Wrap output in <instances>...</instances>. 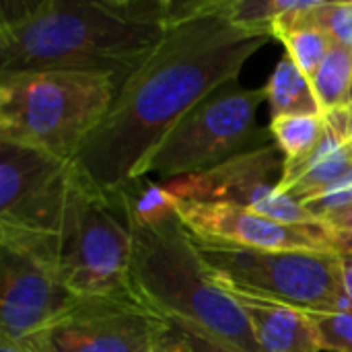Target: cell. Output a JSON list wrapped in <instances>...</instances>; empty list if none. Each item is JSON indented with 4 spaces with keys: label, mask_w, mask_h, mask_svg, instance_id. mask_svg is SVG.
Returning a JSON list of instances; mask_svg holds the SVG:
<instances>
[{
    "label": "cell",
    "mask_w": 352,
    "mask_h": 352,
    "mask_svg": "<svg viewBox=\"0 0 352 352\" xmlns=\"http://www.w3.org/2000/svg\"><path fill=\"white\" fill-rule=\"evenodd\" d=\"M270 39V31L231 21L227 0H169L165 37L118 89L74 157V171L105 196L140 179L169 132L208 95L235 82Z\"/></svg>",
    "instance_id": "obj_1"
},
{
    "label": "cell",
    "mask_w": 352,
    "mask_h": 352,
    "mask_svg": "<svg viewBox=\"0 0 352 352\" xmlns=\"http://www.w3.org/2000/svg\"><path fill=\"white\" fill-rule=\"evenodd\" d=\"M167 27L169 0H2L0 76L76 70L120 89Z\"/></svg>",
    "instance_id": "obj_2"
},
{
    "label": "cell",
    "mask_w": 352,
    "mask_h": 352,
    "mask_svg": "<svg viewBox=\"0 0 352 352\" xmlns=\"http://www.w3.org/2000/svg\"><path fill=\"white\" fill-rule=\"evenodd\" d=\"M128 227L130 289L142 305L167 320L200 328L231 349L262 352L243 309L214 280L177 212L157 223Z\"/></svg>",
    "instance_id": "obj_3"
},
{
    "label": "cell",
    "mask_w": 352,
    "mask_h": 352,
    "mask_svg": "<svg viewBox=\"0 0 352 352\" xmlns=\"http://www.w3.org/2000/svg\"><path fill=\"white\" fill-rule=\"evenodd\" d=\"M118 85L105 74L33 70L0 76V140L72 163L107 116Z\"/></svg>",
    "instance_id": "obj_4"
},
{
    "label": "cell",
    "mask_w": 352,
    "mask_h": 352,
    "mask_svg": "<svg viewBox=\"0 0 352 352\" xmlns=\"http://www.w3.org/2000/svg\"><path fill=\"white\" fill-rule=\"evenodd\" d=\"M266 99V87L245 89L237 80L217 89L196 105L157 146L142 177L169 184L204 173L231 157L272 144L270 130H260L256 116Z\"/></svg>",
    "instance_id": "obj_5"
},
{
    "label": "cell",
    "mask_w": 352,
    "mask_h": 352,
    "mask_svg": "<svg viewBox=\"0 0 352 352\" xmlns=\"http://www.w3.org/2000/svg\"><path fill=\"white\" fill-rule=\"evenodd\" d=\"M130 254L132 233L126 219L107 196L74 171L56 250V268L62 283L76 297H134Z\"/></svg>",
    "instance_id": "obj_6"
},
{
    "label": "cell",
    "mask_w": 352,
    "mask_h": 352,
    "mask_svg": "<svg viewBox=\"0 0 352 352\" xmlns=\"http://www.w3.org/2000/svg\"><path fill=\"white\" fill-rule=\"evenodd\" d=\"M198 252L225 291L278 301L303 311L349 309L336 254L233 250L204 243H198Z\"/></svg>",
    "instance_id": "obj_7"
},
{
    "label": "cell",
    "mask_w": 352,
    "mask_h": 352,
    "mask_svg": "<svg viewBox=\"0 0 352 352\" xmlns=\"http://www.w3.org/2000/svg\"><path fill=\"white\" fill-rule=\"evenodd\" d=\"M72 175L68 161L0 140V239L56 262Z\"/></svg>",
    "instance_id": "obj_8"
},
{
    "label": "cell",
    "mask_w": 352,
    "mask_h": 352,
    "mask_svg": "<svg viewBox=\"0 0 352 352\" xmlns=\"http://www.w3.org/2000/svg\"><path fill=\"white\" fill-rule=\"evenodd\" d=\"M167 330L169 322L134 297L93 295L23 344L31 352H157Z\"/></svg>",
    "instance_id": "obj_9"
},
{
    "label": "cell",
    "mask_w": 352,
    "mask_h": 352,
    "mask_svg": "<svg viewBox=\"0 0 352 352\" xmlns=\"http://www.w3.org/2000/svg\"><path fill=\"white\" fill-rule=\"evenodd\" d=\"M285 157L272 142L239 153L204 173L179 177L165 186L177 200L231 202L287 225H324L301 202L280 192Z\"/></svg>",
    "instance_id": "obj_10"
},
{
    "label": "cell",
    "mask_w": 352,
    "mask_h": 352,
    "mask_svg": "<svg viewBox=\"0 0 352 352\" xmlns=\"http://www.w3.org/2000/svg\"><path fill=\"white\" fill-rule=\"evenodd\" d=\"M177 214L190 235L204 245L342 254V248L326 225H287L231 202L177 200Z\"/></svg>",
    "instance_id": "obj_11"
},
{
    "label": "cell",
    "mask_w": 352,
    "mask_h": 352,
    "mask_svg": "<svg viewBox=\"0 0 352 352\" xmlns=\"http://www.w3.org/2000/svg\"><path fill=\"white\" fill-rule=\"evenodd\" d=\"M76 295L47 256L0 239V338L25 342L68 307Z\"/></svg>",
    "instance_id": "obj_12"
},
{
    "label": "cell",
    "mask_w": 352,
    "mask_h": 352,
    "mask_svg": "<svg viewBox=\"0 0 352 352\" xmlns=\"http://www.w3.org/2000/svg\"><path fill=\"white\" fill-rule=\"evenodd\" d=\"M243 309L262 352H324L309 311L229 291Z\"/></svg>",
    "instance_id": "obj_13"
},
{
    "label": "cell",
    "mask_w": 352,
    "mask_h": 352,
    "mask_svg": "<svg viewBox=\"0 0 352 352\" xmlns=\"http://www.w3.org/2000/svg\"><path fill=\"white\" fill-rule=\"evenodd\" d=\"M351 167V153L346 151L344 142L328 128L326 136L314 148V153H309L305 159L297 163H285L278 188L283 194L305 204L322 192H326Z\"/></svg>",
    "instance_id": "obj_14"
},
{
    "label": "cell",
    "mask_w": 352,
    "mask_h": 352,
    "mask_svg": "<svg viewBox=\"0 0 352 352\" xmlns=\"http://www.w3.org/2000/svg\"><path fill=\"white\" fill-rule=\"evenodd\" d=\"M322 0H305V4L272 23V37L285 45V54L311 78L334 41L316 23L314 10Z\"/></svg>",
    "instance_id": "obj_15"
},
{
    "label": "cell",
    "mask_w": 352,
    "mask_h": 352,
    "mask_svg": "<svg viewBox=\"0 0 352 352\" xmlns=\"http://www.w3.org/2000/svg\"><path fill=\"white\" fill-rule=\"evenodd\" d=\"M264 87L272 118L322 113L311 87V78L287 54L276 62Z\"/></svg>",
    "instance_id": "obj_16"
},
{
    "label": "cell",
    "mask_w": 352,
    "mask_h": 352,
    "mask_svg": "<svg viewBox=\"0 0 352 352\" xmlns=\"http://www.w3.org/2000/svg\"><path fill=\"white\" fill-rule=\"evenodd\" d=\"M311 87L322 113L349 107L352 99V50L334 43L316 74Z\"/></svg>",
    "instance_id": "obj_17"
},
{
    "label": "cell",
    "mask_w": 352,
    "mask_h": 352,
    "mask_svg": "<svg viewBox=\"0 0 352 352\" xmlns=\"http://www.w3.org/2000/svg\"><path fill=\"white\" fill-rule=\"evenodd\" d=\"M270 136L285 157V163H297L305 159L326 136L324 113L305 116H280L270 120Z\"/></svg>",
    "instance_id": "obj_18"
},
{
    "label": "cell",
    "mask_w": 352,
    "mask_h": 352,
    "mask_svg": "<svg viewBox=\"0 0 352 352\" xmlns=\"http://www.w3.org/2000/svg\"><path fill=\"white\" fill-rule=\"evenodd\" d=\"M305 0H227V14L241 27L272 33V23L301 8Z\"/></svg>",
    "instance_id": "obj_19"
},
{
    "label": "cell",
    "mask_w": 352,
    "mask_h": 352,
    "mask_svg": "<svg viewBox=\"0 0 352 352\" xmlns=\"http://www.w3.org/2000/svg\"><path fill=\"white\" fill-rule=\"evenodd\" d=\"M167 322H169V330L157 352H241L219 342L217 338L202 332L200 328H194L177 320H167Z\"/></svg>",
    "instance_id": "obj_20"
},
{
    "label": "cell",
    "mask_w": 352,
    "mask_h": 352,
    "mask_svg": "<svg viewBox=\"0 0 352 352\" xmlns=\"http://www.w3.org/2000/svg\"><path fill=\"white\" fill-rule=\"evenodd\" d=\"M318 328L322 351L352 352V309L309 311Z\"/></svg>",
    "instance_id": "obj_21"
},
{
    "label": "cell",
    "mask_w": 352,
    "mask_h": 352,
    "mask_svg": "<svg viewBox=\"0 0 352 352\" xmlns=\"http://www.w3.org/2000/svg\"><path fill=\"white\" fill-rule=\"evenodd\" d=\"M316 23L330 35L334 43H340L352 50V0L344 2H326L314 10Z\"/></svg>",
    "instance_id": "obj_22"
},
{
    "label": "cell",
    "mask_w": 352,
    "mask_h": 352,
    "mask_svg": "<svg viewBox=\"0 0 352 352\" xmlns=\"http://www.w3.org/2000/svg\"><path fill=\"white\" fill-rule=\"evenodd\" d=\"M352 204V167L340 177L336 179L326 192H322L320 196H316L314 200L305 202V210L311 212L318 221H326L328 217H332L334 212L346 208Z\"/></svg>",
    "instance_id": "obj_23"
},
{
    "label": "cell",
    "mask_w": 352,
    "mask_h": 352,
    "mask_svg": "<svg viewBox=\"0 0 352 352\" xmlns=\"http://www.w3.org/2000/svg\"><path fill=\"white\" fill-rule=\"evenodd\" d=\"M324 225L330 229V233L336 237L338 245L342 248V254L352 252V204L334 212L324 221Z\"/></svg>",
    "instance_id": "obj_24"
},
{
    "label": "cell",
    "mask_w": 352,
    "mask_h": 352,
    "mask_svg": "<svg viewBox=\"0 0 352 352\" xmlns=\"http://www.w3.org/2000/svg\"><path fill=\"white\" fill-rule=\"evenodd\" d=\"M338 264H340L342 293H344V299H346L349 309H352V252H349V254H340V256H338Z\"/></svg>",
    "instance_id": "obj_25"
},
{
    "label": "cell",
    "mask_w": 352,
    "mask_h": 352,
    "mask_svg": "<svg viewBox=\"0 0 352 352\" xmlns=\"http://www.w3.org/2000/svg\"><path fill=\"white\" fill-rule=\"evenodd\" d=\"M0 352H31L23 342H10L0 338Z\"/></svg>",
    "instance_id": "obj_26"
},
{
    "label": "cell",
    "mask_w": 352,
    "mask_h": 352,
    "mask_svg": "<svg viewBox=\"0 0 352 352\" xmlns=\"http://www.w3.org/2000/svg\"><path fill=\"white\" fill-rule=\"evenodd\" d=\"M344 146H346V151L351 153V157H352V134H351V136H349V140L344 142Z\"/></svg>",
    "instance_id": "obj_27"
},
{
    "label": "cell",
    "mask_w": 352,
    "mask_h": 352,
    "mask_svg": "<svg viewBox=\"0 0 352 352\" xmlns=\"http://www.w3.org/2000/svg\"><path fill=\"white\" fill-rule=\"evenodd\" d=\"M349 107H351V109H352V99H351V105H349Z\"/></svg>",
    "instance_id": "obj_28"
}]
</instances>
